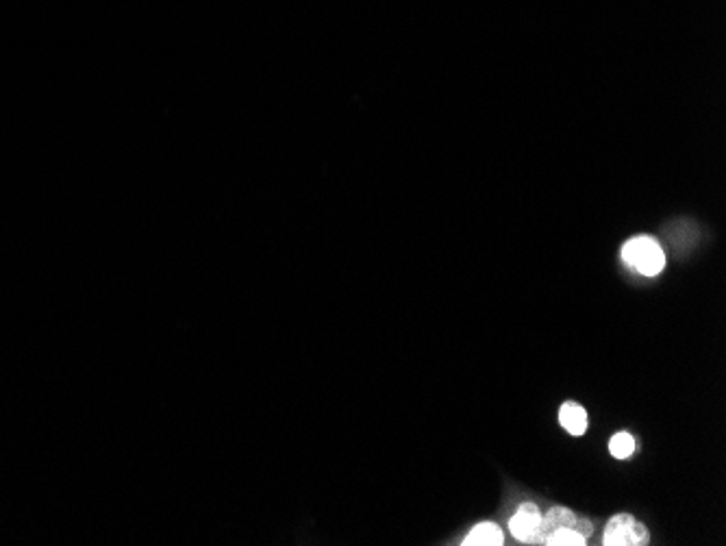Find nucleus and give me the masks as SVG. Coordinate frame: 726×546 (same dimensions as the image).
<instances>
[{
    "label": "nucleus",
    "instance_id": "nucleus-2",
    "mask_svg": "<svg viewBox=\"0 0 726 546\" xmlns=\"http://www.w3.org/2000/svg\"><path fill=\"white\" fill-rule=\"evenodd\" d=\"M650 542V533L646 525L637 523L631 514L613 516L607 527L603 544L605 546H646Z\"/></svg>",
    "mask_w": 726,
    "mask_h": 546
},
{
    "label": "nucleus",
    "instance_id": "nucleus-3",
    "mask_svg": "<svg viewBox=\"0 0 726 546\" xmlns=\"http://www.w3.org/2000/svg\"><path fill=\"white\" fill-rule=\"evenodd\" d=\"M542 512L535 503H522L518 512L509 520L511 536L524 544H542Z\"/></svg>",
    "mask_w": 726,
    "mask_h": 546
},
{
    "label": "nucleus",
    "instance_id": "nucleus-4",
    "mask_svg": "<svg viewBox=\"0 0 726 546\" xmlns=\"http://www.w3.org/2000/svg\"><path fill=\"white\" fill-rule=\"evenodd\" d=\"M555 529H577L583 533L585 538H590L594 531L590 520L574 514L572 510H568V507H550V512L546 516H542V529H540L542 544L548 533H553Z\"/></svg>",
    "mask_w": 726,
    "mask_h": 546
},
{
    "label": "nucleus",
    "instance_id": "nucleus-8",
    "mask_svg": "<svg viewBox=\"0 0 726 546\" xmlns=\"http://www.w3.org/2000/svg\"><path fill=\"white\" fill-rule=\"evenodd\" d=\"M609 451H611L613 457H618V459L631 457L633 451H635V440H633L631 433H627V431L616 433V436H613L611 442H609Z\"/></svg>",
    "mask_w": 726,
    "mask_h": 546
},
{
    "label": "nucleus",
    "instance_id": "nucleus-1",
    "mask_svg": "<svg viewBox=\"0 0 726 546\" xmlns=\"http://www.w3.org/2000/svg\"><path fill=\"white\" fill-rule=\"evenodd\" d=\"M624 262L633 266L637 272H642L646 277H655L666 268V255H663V248L648 235H640V238H633L622 248Z\"/></svg>",
    "mask_w": 726,
    "mask_h": 546
},
{
    "label": "nucleus",
    "instance_id": "nucleus-6",
    "mask_svg": "<svg viewBox=\"0 0 726 546\" xmlns=\"http://www.w3.org/2000/svg\"><path fill=\"white\" fill-rule=\"evenodd\" d=\"M505 542L503 529H500L496 523H479L474 527L463 544L466 546H500Z\"/></svg>",
    "mask_w": 726,
    "mask_h": 546
},
{
    "label": "nucleus",
    "instance_id": "nucleus-7",
    "mask_svg": "<svg viewBox=\"0 0 726 546\" xmlns=\"http://www.w3.org/2000/svg\"><path fill=\"white\" fill-rule=\"evenodd\" d=\"M548 546H585L587 538L577 529H555L544 538Z\"/></svg>",
    "mask_w": 726,
    "mask_h": 546
},
{
    "label": "nucleus",
    "instance_id": "nucleus-5",
    "mask_svg": "<svg viewBox=\"0 0 726 546\" xmlns=\"http://www.w3.org/2000/svg\"><path fill=\"white\" fill-rule=\"evenodd\" d=\"M559 423L572 436H583L587 431V412L579 403H563L559 409Z\"/></svg>",
    "mask_w": 726,
    "mask_h": 546
}]
</instances>
